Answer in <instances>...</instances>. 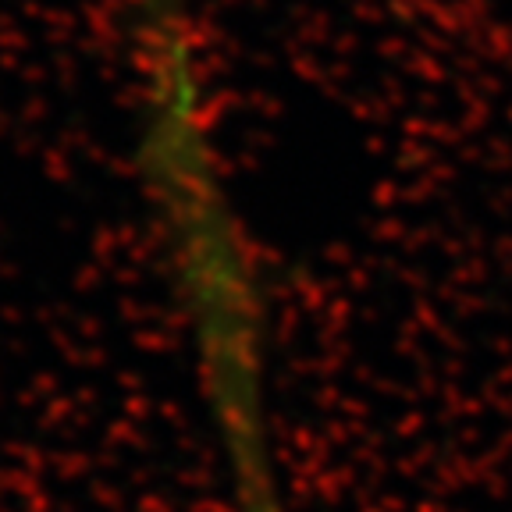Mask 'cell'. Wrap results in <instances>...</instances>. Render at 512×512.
Returning <instances> with one entry per match:
<instances>
[{
	"label": "cell",
	"instance_id": "6da1fadb",
	"mask_svg": "<svg viewBox=\"0 0 512 512\" xmlns=\"http://www.w3.org/2000/svg\"><path fill=\"white\" fill-rule=\"evenodd\" d=\"M136 11L143 114L182 128L207 114V86L189 0H132Z\"/></svg>",
	"mask_w": 512,
	"mask_h": 512
}]
</instances>
